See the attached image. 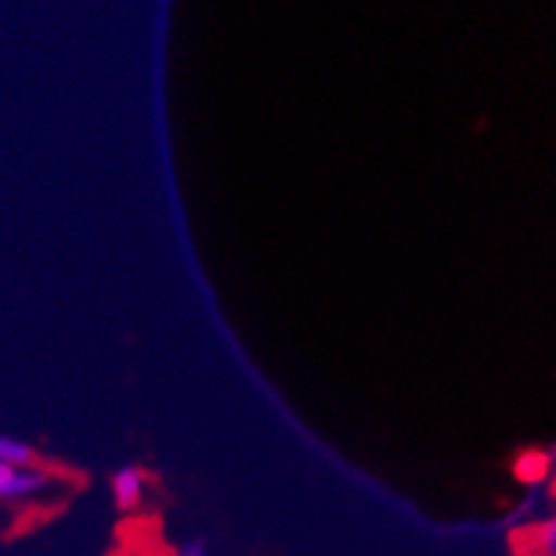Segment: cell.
I'll return each mask as SVG.
<instances>
[{"mask_svg": "<svg viewBox=\"0 0 556 556\" xmlns=\"http://www.w3.org/2000/svg\"><path fill=\"white\" fill-rule=\"evenodd\" d=\"M551 459H556V448H554V457H551Z\"/></svg>", "mask_w": 556, "mask_h": 556, "instance_id": "cell-7", "label": "cell"}, {"mask_svg": "<svg viewBox=\"0 0 556 556\" xmlns=\"http://www.w3.org/2000/svg\"><path fill=\"white\" fill-rule=\"evenodd\" d=\"M50 482V473L39 465L31 468H17V465L0 463V502H23L31 495L42 493Z\"/></svg>", "mask_w": 556, "mask_h": 556, "instance_id": "cell-1", "label": "cell"}, {"mask_svg": "<svg viewBox=\"0 0 556 556\" xmlns=\"http://www.w3.org/2000/svg\"><path fill=\"white\" fill-rule=\"evenodd\" d=\"M172 556H211V554H208V545H205V540L194 538V540H186V543H180Z\"/></svg>", "mask_w": 556, "mask_h": 556, "instance_id": "cell-6", "label": "cell"}, {"mask_svg": "<svg viewBox=\"0 0 556 556\" xmlns=\"http://www.w3.org/2000/svg\"><path fill=\"white\" fill-rule=\"evenodd\" d=\"M0 463L3 465H17V468H31L37 465V452L28 443L12 434H0Z\"/></svg>", "mask_w": 556, "mask_h": 556, "instance_id": "cell-3", "label": "cell"}, {"mask_svg": "<svg viewBox=\"0 0 556 556\" xmlns=\"http://www.w3.org/2000/svg\"><path fill=\"white\" fill-rule=\"evenodd\" d=\"M551 457L548 454H526L518 463V477L526 479V482H538V479L545 477L548 471Z\"/></svg>", "mask_w": 556, "mask_h": 556, "instance_id": "cell-4", "label": "cell"}, {"mask_svg": "<svg viewBox=\"0 0 556 556\" xmlns=\"http://www.w3.org/2000/svg\"><path fill=\"white\" fill-rule=\"evenodd\" d=\"M144 490H148V477L136 465H123L111 477V495H114L116 509L123 513H130L144 502Z\"/></svg>", "mask_w": 556, "mask_h": 556, "instance_id": "cell-2", "label": "cell"}, {"mask_svg": "<svg viewBox=\"0 0 556 556\" xmlns=\"http://www.w3.org/2000/svg\"><path fill=\"white\" fill-rule=\"evenodd\" d=\"M532 545L540 556H556V518L545 520L534 529Z\"/></svg>", "mask_w": 556, "mask_h": 556, "instance_id": "cell-5", "label": "cell"}]
</instances>
